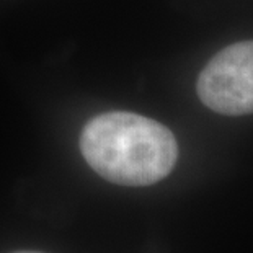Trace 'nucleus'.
<instances>
[{"mask_svg":"<svg viewBox=\"0 0 253 253\" xmlns=\"http://www.w3.org/2000/svg\"><path fill=\"white\" fill-rule=\"evenodd\" d=\"M80 150L100 176L125 186L164 180L178 159V144L169 127L127 111L90 120L80 134Z\"/></svg>","mask_w":253,"mask_h":253,"instance_id":"obj_1","label":"nucleus"},{"mask_svg":"<svg viewBox=\"0 0 253 253\" xmlns=\"http://www.w3.org/2000/svg\"><path fill=\"white\" fill-rule=\"evenodd\" d=\"M199 100L227 116L253 113V41H240L219 51L196 82Z\"/></svg>","mask_w":253,"mask_h":253,"instance_id":"obj_2","label":"nucleus"}]
</instances>
